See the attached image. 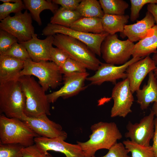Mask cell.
Instances as JSON below:
<instances>
[{
  "label": "cell",
  "mask_w": 157,
  "mask_h": 157,
  "mask_svg": "<svg viewBox=\"0 0 157 157\" xmlns=\"http://www.w3.org/2000/svg\"><path fill=\"white\" fill-rule=\"evenodd\" d=\"M23 157H52L48 152L42 150L35 144L21 149Z\"/></svg>",
  "instance_id": "obj_36"
},
{
  "label": "cell",
  "mask_w": 157,
  "mask_h": 157,
  "mask_svg": "<svg viewBox=\"0 0 157 157\" xmlns=\"http://www.w3.org/2000/svg\"><path fill=\"white\" fill-rule=\"evenodd\" d=\"M22 120L40 136L64 140L67 138V134L63 130L61 126L50 120L47 115L38 117H29L25 115Z\"/></svg>",
  "instance_id": "obj_13"
},
{
  "label": "cell",
  "mask_w": 157,
  "mask_h": 157,
  "mask_svg": "<svg viewBox=\"0 0 157 157\" xmlns=\"http://www.w3.org/2000/svg\"><path fill=\"white\" fill-rule=\"evenodd\" d=\"M130 18L128 15H117L104 14L101 18L104 32L113 34L123 31L125 26Z\"/></svg>",
  "instance_id": "obj_23"
},
{
  "label": "cell",
  "mask_w": 157,
  "mask_h": 157,
  "mask_svg": "<svg viewBox=\"0 0 157 157\" xmlns=\"http://www.w3.org/2000/svg\"><path fill=\"white\" fill-rule=\"evenodd\" d=\"M14 58L23 61L30 58L26 48L18 42L13 44L3 54Z\"/></svg>",
  "instance_id": "obj_31"
},
{
  "label": "cell",
  "mask_w": 157,
  "mask_h": 157,
  "mask_svg": "<svg viewBox=\"0 0 157 157\" xmlns=\"http://www.w3.org/2000/svg\"><path fill=\"white\" fill-rule=\"evenodd\" d=\"M23 2L25 9L29 11L32 18L39 26L42 24L40 14L42 11L49 10L54 14L59 8L52 0H24Z\"/></svg>",
  "instance_id": "obj_22"
},
{
  "label": "cell",
  "mask_w": 157,
  "mask_h": 157,
  "mask_svg": "<svg viewBox=\"0 0 157 157\" xmlns=\"http://www.w3.org/2000/svg\"><path fill=\"white\" fill-rule=\"evenodd\" d=\"M155 22L153 15L147 11L145 17L141 20L133 24L126 25L120 36L122 38L127 37L128 39L133 42L139 41L146 36Z\"/></svg>",
  "instance_id": "obj_18"
},
{
  "label": "cell",
  "mask_w": 157,
  "mask_h": 157,
  "mask_svg": "<svg viewBox=\"0 0 157 157\" xmlns=\"http://www.w3.org/2000/svg\"><path fill=\"white\" fill-rule=\"evenodd\" d=\"M62 74L59 67L53 62L43 60L35 62L29 58L24 61L20 77L23 75L35 76L46 91L50 88H55L61 84Z\"/></svg>",
  "instance_id": "obj_6"
},
{
  "label": "cell",
  "mask_w": 157,
  "mask_h": 157,
  "mask_svg": "<svg viewBox=\"0 0 157 157\" xmlns=\"http://www.w3.org/2000/svg\"><path fill=\"white\" fill-rule=\"evenodd\" d=\"M155 115L151 109L150 113L142 118L138 123L133 124L129 121L126 125L127 130L124 136L138 144L149 146L154 136Z\"/></svg>",
  "instance_id": "obj_11"
},
{
  "label": "cell",
  "mask_w": 157,
  "mask_h": 157,
  "mask_svg": "<svg viewBox=\"0 0 157 157\" xmlns=\"http://www.w3.org/2000/svg\"><path fill=\"white\" fill-rule=\"evenodd\" d=\"M18 42L15 36L4 30H0V55L3 54L14 43Z\"/></svg>",
  "instance_id": "obj_33"
},
{
  "label": "cell",
  "mask_w": 157,
  "mask_h": 157,
  "mask_svg": "<svg viewBox=\"0 0 157 157\" xmlns=\"http://www.w3.org/2000/svg\"><path fill=\"white\" fill-rule=\"evenodd\" d=\"M89 73L86 72L64 75L63 85L59 90L47 94L49 103L55 102L61 97L67 99L78 94L87 87L85 82L88 77Z\"/></svg>",
  "instance_id": "obj_14"
},
{
  "label": "cell",
  "mask_w": 157,
  "mask_h": 157,
  "mask_svg": "<svg viewBox=\"0 0 157 157\" xmlns=\"http://www.w3.org/2000/svg\"><path fill=\"white\" fill-rule=\"evenodd\" d=\"M53 44L67 53L71 58L79 62L86 69L96 71L101 62L84 43L67 35H53Z\"/></svg>",
  "instance_id": "obj_5"
},
{
  "label": "cell",
  "mask_w": 157,
  "mask_h": 157,
  "mask_svg": "<svg viewBox=\"0 0 157 157\" xmlns=\"http://www.w3.org/2000/svg\"><path fill=\"white\" fill-rule=\"evenodd\" d=\"M143 58H132L125 64L119 66L101 63L93 75L88 77L86 80L90 82V84L99 85L106 82H110L115 84L117 80L127 78L126 72L129 66Z\"/></svg>",
  "instance_id": "obj_12"
},
{
  "label": "cell",
  "mask_w": 157,
  "mask_h": 157,
  "mask_svg": "<svg viewBox=\"0 0 157 157\" xmlns=\"http://www.w3.org/2000/svg\"><path fill=\"white\" fill-rule=\"evenodd\" d=\"M24 9L25 6L21 0L15 3L4 2L0 5V20L5 19L11 13L16 14L21 12Z\"/></svg>",
  "instance_id": "obj_30"
},
{
  "label": "cell",
  "mask_w": 157,
  "mask_h": 157,
  "mask_svg": "<svg viewBox=\"0 0 157 157\" xmlns=\"http://www.w3.org/2000/svg\"><path fill=\"white\" fill-rule=\"evenodd\" d=\"M148 75L147 84L135 92L137 102L142 110L147 109L151 103L157 101V79L153 71Z\"/></svg>",
  "instance_id": "obj_20"
},
{
  "label": "cell",
  "mask_w": 157,
  "mask_h": 157,
  "mask_svg": "<svg viewBox=\"0 0 157 157\" xmlns=\"http://www.w3.org/2000/svg\"><path fill=\"white\" fill-rule=\"evenodd\" d=\"M70 28L83 32L96 34L104 32L101 18L97 17H82L73 23Z\"/></svg>",
  "instance_id": "obj_24"
},
{
  "label": "cell",
  "mask_w": 157,
  "mask_h": 157,
  "mask_svg": "<svg viewBox=\"0 0 157 157\" xmlns=\"http://www.w3.org/2000/svg\"><path fill=\"white\" fill-rule=\"evenodd\" d=\"M156 67L154 61L149 56L129 66L126 73L133 93L140 89L141 84L146 76L151 72L153 71Z\"/></svg>",
  "instance_id": "obj_16"
},
{
  "label": "cell",
  "mask_w": 157,
  "mask_h": 157,
  "mask_svg": "<svg viewBox=\"0 0 157 157\" xmlns=\"http://www.w3.org/2000/svg\"><path fill=\"white\" fill-rule=\"evenodd\" d=\"M147 9V11L153 15L157 25V4L154 3L148 4Z\"/></svg>",
  "instance_id": "obj_40"
},
{
  "label": "cell",
  "mask_w": 157,
  "mask_h": 157,
  "mask_svg": "<svg viewBox=\"0 0 157 157\" xmlns=\"http://www.w3.org/2000/svg\"><path fill=\"white\" fill-rule=\"evenodd\" d=\"M23 147L19 144L0 143V157H23Z\"/></svg>",
  "instance_id": "obj_32"
},
{
  "label": "cell",
  "mask_w": 157,
  "mask_h": 157,
  "mask_svg": "<svg viewBox=\"0 0 157 157\" xmlns=\"http://www.w3.org/2000/svg\"><path fill=\"white\" fill-rule=\"evenodd\" d=\"M82 16L76 10H68L61 7L50 19V23L70 28L74 22Z\"/></svg>",
  "instance_id": "obj_25"
},
{
  "label": "cell",
  "mask_w": 157,
  "mask_h": 157,
  "mask_svg": "<svg viewBox=\"0 0 157 157\" xmlns=\"http://www.w3.org/2000/svg\"><path fill=\"white\" fill-rule=\"evenodd\" d=\"M122 143L131 153V157H155L151 146L138 144L129 139L123 141Z\"/></svg>",
  "instance_id": "obj_28"
},
{
  "label": "cell",
  "mask_w": 157,
  "mask_h": 157,
  "mask_svg": "<svg viewBox=\"0 0 157 157\" xmlns=\"http://www.w3.org/2000/svg\"><path fill=\"white\" fill-rule=\"evenodd\" d=\"M152 58L154 61L156 65L157 66V51L153 53ZM153 72L155 77L157 79V66L154 70Z\"/></svg>",
  "instance_id": "obj_41"
},
{
  "label": "cell",
  "mask_w": 157,
  "mask_h": 157,
  "mask_svg": "<svg viewBox=\"0 0 157 157\" xmlns=\"http://www.w3.org/2000/svg\"><path fill=\"white\" fill-rule=\"evenodd\" d=\"M151 110L154 112L156 117L157 118V101L154 103Z\"/></svg>",
  "instance_id": "obj_42"
},
{
  "label": "cell",
  "mask_w": 157,
  "mask_h": 157,
  "mask_svg": "<svg viewBox=\"0 0 157 157\" xmlns=\"http://www.w3.org/2000/svg\"><path fill=\"white\" fill-rule=\"evenodd\" d=\"M59 67L61 73L64 75L86 72V68L84 66L71 58L68 59L63 65Z\"/></svg>",
  "instance_id": "obj_29"
},
{
  "label": "cell",
  "mask_w": 157,
  "mask_h": 157,
  "mask_svg": "<svg viewBox=\"0 0 157 157\" xmlns=\"http://www.w3.org/2000/svg\"><path fill=\"white\" fill-rule=\"evenodd\" d=\"M50 54L51 61L59 67L62 66L67 60L70 58L69 54L65 51L53 46L50 49Z\"/></svg>",
  "instance_id": "obj_34"
},
{
  "label": "cell",
  "mask_w": 157,
  "mask_h": 157,
  "mask_svg": "<svg viewBox=\"0 0 157 157\" xmlns=\"http://www.w3.org/2000/svg\"><path fill=\"white\" fill-rule=\"evenodd\" d=\"M26 98L17 80L0 84V112L6 117L22 120Z\"/></svg>",
  "instance_id": "obj_4"
},
{
  "label": "cell",
  "mask_w": 157,
  "mask_h": 157,
  "mask_svg": "<svg viewBox=\"0 0 157 157\" xmlns=\"http://www.w3.org/2000/svg\"><path fill=\"white\" fill-rule=\"evenodd\" d=\"M23 60L0 55V84L17 80L24 66Z\"/></svg>",
  "instance_id": "obj_19"
},
{
  "label": "cell",
  "mask_w": 157,
  "mask_h": 157,
  "mask_svg": "<svg viewBox=\"0 0 157 157\" xmlns=\"http://www.w3.org/2000/svg\"><path fill=\"white\" fill-rule=\"evenodd\" d=\"M20 0H0V1L4 2L15 3L20 1Z\"/></svg>",
  "instance_id": "obj_43"
},
{
  "label": "cell",
  "mask_w": 157,
  "mask_h": 157,
  "mask_svg": "<svg viewBox=\"0 0 157 157\" xmlns=\"http://www.w3.org/2000/svg\"><path fill=\"white\" fill-rule=\"evenodd\" d=\"M129 153L122 143L117 142L109 150L105 155L99 157H131L128 155ZM92 157H97L95 156Z\"/></svg>",
  "instance_id": "obj_37"
},
{
  "label": "cell",
  "mask_w": 157,
  "mask_h": 157,
  "mask_svg": "<svg viewBox=\"0 0 157 157\" xmlns=\"http://www.w3.org/2000/svg\"><path fill=\"white\" fill-rule=\"evenodd\" d=\"M134 44L128 39L119 40L116 34H109L101 45L102 58L106 63L123 65L130 60Z\"/></svg>",
  "instance_id": "obj_7"
},
{
  "label": "cell",
  "mask_w": 157,
  "mask_h": 157,
  "mask_svg": "<svg viewBox=\"0 0 157 157\" xmlns=\"http://www.w3.org/2000/svg\"><path fill=\"white\" fill-rule=\"evenodd\" d=\"M42 33L43 35L47 36L57 33L70 36L85 44L93 53L100 56L101 55V44L109 34L105 32L99 34L85 33L50 23L48 24L43 29Z\"/></svg>",
  "instance_id": "obj_8"
},
{
  "label": "cell",
  "mask_w": 157,
  "mask_h": 157,
  "mask_svg": "<svg viewBox=\"0 0 157 157\" xmlns=\"http://www.w3.org/2000/svg\"><path fill=\"white\" fill-rule=\"evenodd\" d=\"M155 129L152 146L155 157H157V118L154 119Z\"/></svg>",
  "instance_id": "obj_39"
},
{
  "label": "cell",
  "mask_w": 157,
  "mask_h": 157,
  "mask_svg": "<svg viewBox=\"0 0 157 157\" xmlns=\"http://www.w3.org/2000/svg\"><path fill=\"white\" fill-rule=\"evenodd\" d=\"M111 97L114 102L110 111L111 117L125 118L132 112L131 107L134 98L127 78L115 84L112 90Z\"/></svg>",
  "instance_id": "obj_10"
},
{
  "label": "cell",
  "mask_w": 157,
  "mask_h": 157,
  "mask_svg": "<svg viewBox=\"0 0 157 157\" xmlns=\"http://www.w3.org/2000/svg\"><path fill=\"white\" fill-rule=\"evenodd\" d=\"M104 14L123 15L129 7V4L123 0H99Z\"/></svg>",
  "instance_id": "obj_27"
},
{
  "label": "cell",
  "mask_w": 157,
  "mask_h": 157,
  "mask_svg": "<svg viewBox=\"0 0 157 157\" xmlns=\"http://www.w3.org/2000/svg\"><path fill=\"white\" fill-rule=\"evenodd\" d=\"M34 143L44 151H49L63 154L65 157H85L80 147L78 144H72L58 138H49L41 136L35 137Z\"/></svg>",
  "instance_id": "obj_15"
},
{
  "label": "cell",
  "mask_w": 157,
  "mask_h": 157,
  "mask_svg": "<svg viewBox=\"0 0 157 157\" xmlns=\"http://www.w3.org/2000/svg\"><path fill=\"white\" fill-rule=\"evenodd\" d=\"M82 17L101 18L104 14L99 1L82 0L76 10Z\"/></svg>",
  "instance_id": "obj_26"
},
{
  "label": "cell",
  "mask_w": 157,
  "mask_h": 157,
  "mask_svg": "<svg viewBox=\"0 0 157 157\" xmlns=\"http://www.w3.org/2000/svg\"><path fill=\"white\" fill-rule=\"evenodd\" d=\"M52 2L61 7L73 10H76L81 0H53Z\"/></svg>",
  "instance_id": "obj_38"
},
{
  "label": "cell",
  "mask_w": 157,
  "mask_h": 157,
  "mask_svg": "<svg viewBox=\"0 0 157 157\" xmlns=\"http://www.w3.org/2000/svg\"><path fill=\"white\" fill-rule=\"evenodd\" d=\"M39 136L23 121L0 115V143L17 144L23 147L34 144Z\"/></svg>",
  "instance_id": "obj_3"
},
{
  "label": "cell",
  "mask_w": 157,
  "mask_h": 157,
  "mask_svg": "<svg viewBox=\"0 0 157 157\" xmlns=\"http://www.w3.org/2000/svg\"><path fill=\"white\" fill-rule=\"evenodd\" d=\"M0 28L15 37L18 42H25L30 40L34 33L32 24V17L27 10L10 15L1 20Z\"/></svg>",
  "instance_id": "obj_9"
},
{
  "label": "cell",
  "mask_w": 157,
  "mask_h": 157,
  "mask_svg": "<svg viewBox=\"0 0 157 157\" xmlns=\"http://www.w3.org/2000/svg\"><path fill=\"white\" fill-rule=\"evenodd\" d=\"M26 98L24 113L29 117L50 115V103L45 91L32 76L23 75L18 79Z\"/></svg>",
  "instance_id": "obj_2"
},
{
  "label": "cell",
  "mask_w": 157,
  "mask_h": 157,
  "mask_svg": "<svg viewBox=\"0 0 157 157\" xmlns=\"http://www.w3.org/2000/svg\"><path fill=\"white\" fill-rule=\"evenodd\" d=\"M54 37L49 35L44 40L37 38V34L34 33L32 38L25 42H18L26 49L30 58L34 62L51 61L50 54L51 48L53 46Z\"/></svg>",
  "instance_id": "obj_17"
},
{
  "label": "cell",
  "mask_w": 157,
  "mask_h": 157,
  "mask_svg": "<svg viewBox=\"0 0 157 157\" xmlns=\"http://www.w3.org/2000/svg\"><path fill=\"white\" fill-rule=\"evenodd\" d=\"M131 14L130 18L131 21L136 20L139 16V13L143 7L149 3L157 4V0H130Z\"/></svg>",
  "instance_id": "obj_35"
},
{
  "label": "cell",
  "mask_w": 157,
  "mask_h": 157,
  "mask_svg": "<svg viewBox=\"0 0 157 157\" xmlns=\"http://www.w3.org/2000/svg\"><path fill=\"white\" fill-rule=\"evenodd\" d=\"M92 133L89 139L84 142H77L83 151L85 157H92L99 150H109L122 137V135L114 122H100L90 127Z\"/></svg>",
  "instance_id": "obj_1"
},
{
  "label": "cell",
  "mask_w": 157,
  "mask_h": 157,
  "mask_svg": "<svg viewBox=\"0 0 157 157\" xmlns=\"http://www.w3.org/2000/svg\"><path fill=\"white\" fill-rule=\"evenodd\" d=\"M157 50V25L149 31L146 36L134 44L133 58H143L154 53Z\"/></svg>",
  "instance_id": "obj_21"
}]
</instances>
